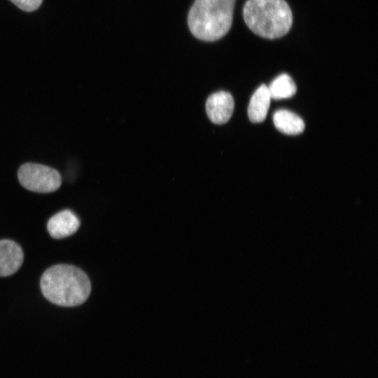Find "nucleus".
Here are the masks:
<instances>
[{
  "label": "nucleus",
  "mask_w": 378,
  "mask_h": 378,
  "mask_svg": "<svg viewBox=\"0 0 378 378\" xmlns=\"http://www.w3.org/2000/svg\"><path fill=\"white\" fill-rule=\"evenodd\" d=\"M273 122L279 131L288 135L301 134L305 127L300 116L286 109L276 111L273 115Z\"/></svg>",
  "instance_id": "nucleus-9"
},
{
  "label": "nucleus",
  "mask_w": 378,
  "mask_h": 378,
  "mask_svg": "<svg viewBox=\"0 0 378 378\" xmlns=\"http://www.w3.org/2000/svg\"><path fill=\"white\" fill-rule=\"evenodd\" d=\"M44 297L62 307H75L85 302L91 292L87 274L71 265H55L46 270L40 281Z\"/></svg>",
  "instance_id": "nucleus-1"
},
{
  "label": "nucleus",
  "mask_w": 378,
  "mask_h": 378,
  "mask_svg": "<svg viewBox=\"0 0 378 378\" xmlns=\"http://www.w3.org/2000/svg\"><path fill=\"white\" fill-rule=\"evenodd\" d=\"M18 176L26 189L48 193L57 190L61 186L62 178L55 169L36 163H25L18 169Z\"/></svg>",
  "instance_id": "nucleus-4"
},
{
  "label": "nucleus",
  "mask_w": 378,
  "mask_h": 378,
  "mask_svg": "<svg viewBox=\"0 0 378 378\" xmlns=\"http://www.w3.org/2000/svg\"><path fill=\"white\" fill-rule=\"evenodd\" d=\"M267 88L271 99L276 100L290 98L295 94L297 90L294 81L286 74L277 76Z\"/></svg>",
  "instance_id": "nucleus-10"
},
{
  "label": "nucleus",
  "mask_w": 378,
  "mask_h": 378,
  "mask_svg": "<svg viewBox=\"0 0 378 378\" xmlns=\"http://www.w3.org/2000/svg\"><path fill=\"white\" fill-rule=\"evenodd\" d=\"M23 259V251L18 244L9 239L0 240V276H8L16 272Z\"/></svg>",
  "instance_id": "nucleus-6"
},
{
  "label": "nucleus",
  "mask_w": 378,
  "mask_h": 378,
  "mask_svg": "<svg viewBox=\"0 0 378 378\" xmlns=\"http://www.w3.org/2000/svg\"><path fill=\"white\" fill-rule=\"evenodd\" d=\"M243 15L254 34L269 39L284 36L293 24L291 10L284 0H247Z\"/></svg>",
  "instance_id": "nucleus-2"
},
{
  "label": "nucleus",
  "mask_w": 378,
  "mask_h": 378,
  "mask_svg": "<svg viewBox=\"0 0 378 378\" xmlns=\"http://www.w3.org/2000/svg\"><path fill=\"white\" fill-rule=\"evenodd\" d=\"M80 222L76 215L69 209L61 211L52 216L47 224V229L52 237L59 239L75 233Z\"/></svg>",
  "instance_id": "nucleus-7"
},
{
  "label": "nucleus",
  "mask_w": 378,
  "mask_h": 378,
  "mask_svg": "<svg viewBox=\"0 0 378 378\" xmlns=\"http://www.w3.org/2000/svg\"><path fill=\"white\" fill-rule=\"evenodd\" d=\"M235 0H195L188 14L191 33L197 38L214 41L230 30Z\"/></svg>",
  "instance_id": "nucleus-3"
},
{
  "label": "nucleus",
  "mask_w": 378,
  "mask_h": 378,
  "mask_svg": "<svg viewBox=\"0 0 378 378\" xmlns=\"http://www.w3.org/2000/svg\"><path fill=\"white\" fill-rule=\"evenodd\" d=\"M271 99L266 85H260L255 91L248 107V115L252 122H261L265 119Z\"/></svg>",
  "instance_id": "nucleus-8"
},
{
  "label": "nucleus",
  "mask_w": 378,
  "mask_h": 378,
  "mask_svg": "<svg viewBox=\"0 0 378 378\" xmlns=\"http://www.w3.org/2000/svg\"><path fill=\"white\" fill-rule=\"evenodd\" d=\"M234 105L233 97L229 92L225 91L215 92L206 100L207 115L214 123H225L232 115Z\"/></svg>",
  "instance_id": "nucleus-5"
},
{
  "label": "nucleus",
  "mask_w": 378,
  "mask_h": 378,
  "mask_svg": "<svg viewBox=\"0 0 378 378\" xmlns=\"http://www.w3.org/2000/svg\"><path fill=\"white\" fill-rule=\"evenodd\" d=\"M20 9L27 11H34L41 4L43 0H10Z\"/></svg>",
  "instance_id": "nucleus-11"
}]
</instances>
